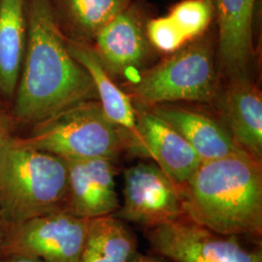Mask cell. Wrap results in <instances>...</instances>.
I'll return each mask as SVG.
<instances>
[{
	"instance_id": "1",
	"label": "cell",
	"mask_w": 262,
	"mask_h": 262,
	"mask_svg": "<svg viewBox=\"0 0 262 262\" xmlns=\"http://www.w3.org/2000/svg\"><path fill=\"white\" fill-rule=\"evenodd\" d=\"M27 50L12 115L17 123L34 125L97 95L91 76L67 47L53 0H27Z\"/></svg>"
},
{
	"instance_id": "2",
	"label": "cell",
	"mask_w": 262,
	"mask_h": 262,
	"mask_svg": "<svg viewBox=\"0 0 262 262\" xmlns=\"http://www.w3.org/2000/svg\"><path fill=\"white\" fill-rule=\"evenodd\" d=\"M261 165L246 152L201 161L181 190L185 215L217 233L261 242Z\"/></svg>"
},
{
	"instance_id": "3",
	"label": "cell",
	"mask_w": 262,
	"mask_h": 262,
	"mask_svg": "<svg viewBox=\"0 0 262 262\" xmlns=\"http://www.w3.org/2000/svg\"><path fill=\"white\" fill-rule=\"evenodd\" d=\"M67 163L14 141L0 166V206L7 225L66 210Z\"/></svg>"
},
{
	"instance_id": "4",
	"label": "cell",
	"mask_w": 262,
	"mask_h": 262,
	"mask_svg": "<svg viewBox=\"0 0 262 262\" xmlns=\"http://www.w3.org/2000/svg\"><path fill=\"white\" fill-rule=\"evenodd\" d=\"M126 136L105 116L98 100H85L32 125L14 144L56 156L66 161L117 160L125 150Z\"/></svg>"
},
{
	"instance_id": "5",
	"label": "cell",
	"mask_w": 262,
	"mask_h": 262,
	"mask_svg": "<svg viewBox=\"0 0 262 262\" xmlns=\"http://www.w3.org/2000/svg\"><path fill=\"white\" fill-rule=\"evenodd\" d=\"M129 92L144 105L177 101L212 102L219 95L215 51L209 40H199L172 53L131 83Z\"/></svg>"
},
{
	"instance_id": "6",
	"label": "cell",
	"mask_w": 262,
	"mask_h": 262,
	"mask_svg": "<svg viewBox=\"0 0 262 262\" xmlns=\"http://www.w3.org/2000/svg\"><path fill=\"white\" fill-rule=\"evenodd\" d=\"M144 231L150 253L170 262H262L261 242L217 233L187 215Z\"/></svg>"
},
{
	"instance_id": "7",
	"label": "cell",
	"mask_w": 262,
	"mask_h": 262,
	"mask_svg": "<svg viewBox=\"0 0 262 262\" xmlns=\"http://www.w3.org/2000/svg\"><path fill=\"white\" fill-rule=\"evenodd\" d=\"M89 221L61 210L7 225L0 241V257L80 262Z\"/></svg>"
},
{
	"instance_id": "8",
	"label": "cell",
	"mask_w": 262,
	"mask_h": 262,
	"mask_svg": "<svg viewBox=\"0 0 262 262\" xmlns=\"http://www.w3.org/2000/svg\"><path fill=\"white\" fill-rule=\"evenodd\" d=\"M123 202L113 215L145 229L185 215L181 188L155 162H140L125 170Z\"/></svg>"
},
{
	"instance_id": "9",
	"label": "cell",
	"mask_w": 262,
	"mask_h": 262,
	"mask_svg": "<svg viewBox=\"0 0 262 262\" xmlns=\"http://www.w3.org/2000/svg\"><path fill=\"white\" fill-rule=\"evenodd\" d=\"M125 150L154 160L181 190L202 161L179 132L150 110L137 111L136 133Z\"/></svg>"
},
{
	"instance_id": "10",
	"label": "cell",
	"mask_w": 262,
	"mask_h": 262,
	"mask_svg": "<svg viewBox=\"0 0 262 262\" xmlns=\"http://www.w3.org/2000/svg\"><path fill=\"white\" fill-rule=\"evenodd\" d=\"M94 42L93 48L110 75L138 79L149 58L150 42L134 2L101 28Z\"/></svg>"
},
{
	"instance_id": "11",
	"label": "cell",
	"mask_w": 262,
	"mask_h": 262,
	"mask_svg": "<svg viewBox=\"0 0 262 262\" xmlns=\"http://www.w3.org/2000/svg\"><path fill=\"white\" fill-rule=\"evenodd\" d=\"M68 187L66 210L91 220L114 215L121 206L116 190L115 160L92 159L66 161Z\"/></svg>"
},
{
	"instance_id": "12",
	"label": "cell",
	"mask_w": 262,
	"mask_h": 262,
	"mask_svg": "<svg viewBox=\"0 0 262 262\" xmlns=\"http://www.w3.org/2000/svg\"><path fill=\"white\" fill-rule=\"evenodd\" d=\"M219 27L217 62L227 81L249 78L256 0H212Z\"/></svg>"
},
{
	"instance_id": "13",
	"label": "cell",
	"mask_w": 262,
	"mask_h": 262,
	"mask_svg": "<svg viewBox=\"0 0 262 262\" xmlns=\"http://www.w3.org/2000/svg\"><path fill=\"white\" fill-rule=\"evenodd\" d=\"M219 106L237 146L262 163V97L251 78L227 81Z\"/></svg>"
},
{
	"instance_id": "14",
	"label": "cell",
	"mask_w": 262,
	"mask_h": 262,
	"mask_svg": "<svg viewBox=\"0 0 262 262\" xmlns=\"http://www.w3.org/2000/svg\"><path fill=\"white\" fill-rule=\"evenodd\" d=\"M150 111L179 132L202 161L245 152L225 124L203 113L167 103L152 106Z\"/></svg>"
},
{
	"instance_id": "15",
	"label": "cell",
	"mask_w": 262,
	"mask_h": 262,
	"mask_svg": "<svg viewBox=\"0 0 262 262\" xmlns=\"http://www.w3.org/2000/svg\"><path fill=\"white\" fill-rule=\"evenodd\" d=\"M66 43L72 56L91 76L105 116L124 132L126 145V142L136 133L137 111L131 97L114 82L93 46L72 37H66Z\"/></svg>"
},
{
	"instance_id": "16",
	"label": "cell",
	"mask_w": 262,
	"mask_h": 262,
	"mask_svg": "<svg viewBox=\"0 0 262 262\" xmlns=\"http://www.w3.org/2000/svg\"><path fill=\"white\" fill-rule=\"evenodd\" d=\"M27 43V0H0V94L12 101Z\"/></svg>"
},
{
	"instance_id": "17",
	"label": "cell",
	"mask_w": 262,
	"mask_h": 262,
	"mask_svg": "<svg viewBox=\"0 0 262 262\" xmlns=\"http://www.w3.org/2000/svg\"><path fill=\"white\" fill-rule=\"evenodd\" d=\"M138 252V241L128 225L115 215L89 221L80 262H131Z\"/></svg>"
},
{
	"instance_id": "18",
	"label": "cell",
	"mask_w": 262,
	"mask_h": 262,
	"mask_svg": "<svg viewBox=\"0 0 262 262\" xmlns=\"http://www.w3.org/2000/svg\"><path fill=\"white\" fill-rule=\"evenodd\" d=\"M60 14L77 40L94 41L101 28L133 0H56Z\"/></svg>"
},
{
	"instance_id": "19",
	"label": "cell",
	"mask_w": 262,
	"mask_h": 262,
	"mask_svg": "<svg viewBox=\"0 0 262 262\" xmlns=\"http://www.w3.org/2000/svg\"><path fill=\"white\" fill-rule=\"evenodd\" d=\"M187 41L201 36L215 16L212 0H183L169 13Z\"/></svg>"
},
{
	"instance_id": "20",
	"label": "cell",
	"mask_w": 262,
	"mask_h": 262,
	"mask_svg": "<svg viewBox=\"0 0 262 262\" xmlns=\"http://www.w3.org/2000/svg\"><path fill=\"white\" fill-rule=\"evenodd\" d=\"M146 34L154 47L163 53H174L187 42L169 16L151 19L146 25Z\"/></svg>"
},
{
	"instance_id": "21",
	"label": "cell",
	"mask_w": 262,
	"mask_h": 262,
	"mask_svg": "<svg viewBox=\"0 0 262 262\" xmlns=\"http://www.w3.org/2000/svg\"><path fill=\"white\" fill-rule=\"evenodd\" d=\"M16 124L13 115L0 106V166L6 151L17 137Z\"/></svg>"
},
{
	"instance_id": "22",
	"label": "cell",
	"mask_w": 262,
	"mask_h": 262,
	"mask_svg": "<svg viewBox=\"0 0 262 262\" xmlns=\"http://www.w3.org/2000/svg\"><path fill=\"white\" fill-rule=\"evenodd\" d=\"M131 262H170L166 258L158 255L156 253H147V254H143V253H138L135 258Z\"/></svg>"
},
{
	"instance_id": "23",
	"label": "cell",
	"mask_w": 262,
	"mask_h": 262,
	"mask_svg": "<svg viewBox=\"0 0 262 262\" xmlns=\"http://www.w3.org/2000/svg\"><path fill=\"white\" fill-rule=\"evenodd\" d=\"M0 262H42L35 258H30L26 256H5L0 257Z\"/></svg>"
},
{
	"instance_id": "24",
	"label": "cell",
	"mask_w": 262,
	"mask_h": 262,
	"mask_svg": "<svg viewBox=\"0 0 262 262\" xmlns=\"http://www.w3.org/2000/svg\"><path fill=\"white\" fill-rule=\"evenodd\" d=\"M6 225H7V224H6L5 220H4V216H3V214H2V210H1V206H0V241H1L2 237H3V235H4V232H5Z\"/></svg>"
}]
</instances>
